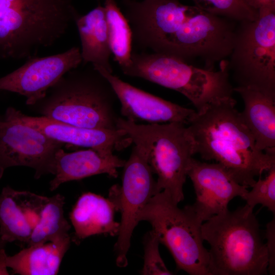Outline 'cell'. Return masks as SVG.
Segmentation results:
<instances>
[{
    "instance_id": "1",
    "label": "cell",
    "mask_w": 275,
    "mask_h": 275,
    "mask_svg": "<svg viewBox=\"0 0 275 275\" xmlns=\"http://www.w3.org/2000/svg\"><path fill=\"white\" fill-rule=\"evenodd\" d=\"M235 105L233 97L212 103L201 112L196 111L187 127L195 154L215 160L249 188L257 177L275 166V154L258 149Z\"/></svg>"
},
{
    "instance_id": "2",
    "label": "cell",
    "mask_w": 275,
    "mask_h": 275,
    "mask_svg": "<svg viewBox=\"0 0 275 275\" xmlns=\"http://www.w3.org/2000/svg\"><path fill=\"white\" fill-rule=\"evenodd\" d=\"M79 16L70 0H0V58L35 56Z\"/></svg>"
},
{
    "instance_id": "3",
    "label": "cell",
    "mask_w": 275,
    "mask_h": 275,
    "mask_svg": "<svg viewBox=\"0 0 275 275\" xmlns=\"http://www.w3.org/2000/svg\"><path fill=\"white\" fill-rule=\"evenodd\" d=\"M116 95L93 66L73 69L64 75L35 104L50 119L91 129L114 130ZM34 104V105H35Z\"/></svg>"
},
{
    "instance_id": "4",
    "label": "cell",
    "mask_w": 275,
    "mask_h": 275,
    "mask_svg": "<svg viewBox=\"0 0 275 275\" xmlns=\"http://www.w3.org/2000/svg\"><path fill=\"white\" fill-rule=\"evenodd\" d=\"M209 245L211 275H263L268 273V258L259 223L246 204L206 221L201 226Z\"/></svg>"
},
{
    "instance_id": "5",
    "label": "cell",
    "mask_w": 275,
    "mask_h": 275,
    "mask_svg": "<svg viewBox=\"0 0 275 275\" xmlns=\"http://www.w3.org/2000/svg\"><path fill=\"white\" fill-rule=\"evenodd\" d=\"M130 64L122 71L139 77L186 97L198 112L214 102L233 97L227 60L222 61L217 71L200 68L176 57L144 51L131 53Z\"/></svg>"
},
{
    "instance_id": "6",
    "label": "cell",
    "mask_w": 275,
    "mask_h": 275,
    "mask_svg": "<svg viewBox=\"0 0 275 275\" xmlns=\"http://www.w3.org/2000/svg\"><path fill=\"white\" fill-rule=\"evenodd\" d=\"M181 122L138 124L118 117V129L145 154L153 174L157 176L156 193L163 191L179 204L184 199L183 186L195 155L193 139Z\"/></svg>"
},
{
    "instance_id": "7",
    "label": "cell",
    "mask_w": 275,
    "mask_h": 275,
    "mask_svg": "<svg viewBox=\"0 0 275 275\" xmlns=\"http://www.w3.org/2000/svg\"><path fill=\"white\" fill-rule=\"evenodd\" d=\"M170 196L155 194L142 209L139 222H148L160 243L172 254L178 270L190 275H211L208 250L203 244L201 223L189 205L180 208Z\"/></svg>"
},
{
    "instance_id": "8",
    "label": "cell",
    "mask_w": 275,
    "mask_h": 275,
    "mask_svg": "<svg viewBox=\"0 0 275 275\" xmlns=\"http://www.w3.org/2000/svg\"><path fill=\"white\" fill-rule=\"evenodd\" d=\"M228 61L236 87L252 88L275 98V11L254 20L237 22Z\"/></svg>"
},
{
    "instance_id": "9",
    "label": "cell",
    "mask_w": 275,
    "mask_h": 275,
    "mask_svg": "<svg viewBox=\"0 0 275 275\" xmlns=\"http://www.w3.org/2000/svg\"><path fill=\"white\" fill-rule=\"evenodd\" d=\"M64 143L15 118L7 108L0 115V179L10 167L25 166L35 171V177L55 172V156Z\"/></svg>"
},
{
    "instance_id": "10",
    "label": "cell",
    "mask_w": 275,
    "mask_h": 275,
    "mask_svg": "<svg viewBox=\"0 0 275 275\" xmlns=\"http://www.w3.org/2000/svg\"><path fill=\"white\" fill-rule=\"evenodd\" d=\"M122 184L119 187L120 229L114 246L116 264L125 267L133 231L139 216L150 199L156 194V181L142 149L135 145L123 166Z\"/></svg>"
},
{
    "instance_id": "11",
    "label": "cell",
    "mask_w": 275,
    "mask_h": 275,
    "mask_svg": "<svg viewBox=\"0 0 275 275\" xmlns=\"http://www.w3.org/2000/svg\"><path fill=\"white\" fill-rule=\"evenodd\" d=\"M13 71L0 77V90L16 93L34 105L64 75L82 63L80 50L74 46L45 57L33 56Z\"/></svg>"
},
{
    "instance_id": "12",
    "label": "cell",
    "mask_w": 275,
    "mask_h": 275,
    "mask_svg": "<svg viewBox=\"0 0 275 275\" xmlns=\"http://www.w3.org/2000/svg\"><path fill=\"white\" fill-rule=\"evenodd\" d=\"M187 176L192 181L196 200L189 205L197 219L202 224L211 217L228 210L230 202L241 198L248 188L238 183L218 163H207L193 158Z\"/></svg>"
},
{
    "instance_id": "13",
    "label": "cell",
    "mask_w": 275,
    "mask_h": 275,
    "mask_svg": "<svg viewBox=\"0 0 275 275\" xmlns=\"http://www.w3.org/2000/svg\"><path fill=\"white\" fill-rule=\"evenodd\" d=\"M93 67L111 85L121 103V114L127 120L136 123L181 122L187 125L196 112L137 88L102 67Z\"/></svg>"
},
{
    "instance_id": "14",
    "label": "cell",
    "mask_w": 275,
    "mask_h": 275,
    "mask_svg": "<svg viewBox=\"0 0 275 275\" xmlns=\"http://www.w3.org/2000/svg\"><path fill=\"white\" fill-rule=\"evenodd\" d=\"M124 16L129 24L132 42L140 49L155 52L180 8L179 0H129L123 2Z\"/></svg>"
},
{
    "instance_id": "15",
    "label": "cell",
    "mask_w": 275,
    "mask_h": 275,
    "mask_svg": "<svg viewBox=\"0 0 275 275\" xmlns=\"http://www.w3.org/2000/svg\"><path fill=\"white\" fill-rule=\"evenodd\" d=\"M8 109L19 121L40 130L52 139L64 144L90 148L103 156L113 155L114 148L122 143L124 138H127L125 131L120 129L84 128L44 116H29L13 107Z\"/></svg>"
},
{
    "instance_id": "16",
    "label": "cell",
    "mask_w": 275,
    "mask_h": 275,
    "mask_svg": "<svg viewBox=\"0 0 275 275\" xmlns=\"http://www.w3.org/2000/svg\"><path fill=\"white\" fill-rule=\"evenodd\" d=\"M119 186H114L108 198L87 192L78 199L70 213L69 218L74 229L71 240L79 244L84 239L97 234L118 235L120 223L115 221L119 211Z\"/></svg>"
},
{
    "instance_id": "17",
    "label": "cell",
    "mask_w": 275,
    "mask_h": 275,
    "mask_svg": "<svg viewBox=\"0 0 275 275\" xmlns=\"http://www.w3.org/2000/svg\"><path fill=\"white\" fill-rule=\"evenodd\" d=\"M48 197L4 187L0 194V234L6 242L28 243Z\"/></svg>"
},
{
    "instance_id": "18",
    "label": "cell",
    "mask_w": 275,
    "mask_h": 275,
    "mask_svg": "<svg viewBox=\"0 0 275 275\" xmlns=\"http://www.w3.org/2000/svg\"><path fill=\"white\" fill-rule=\"evenodd\" d=\"M125 161L114 154L102 156L92 149L66 153L60 148L56 153L54 178L49 189L53 191L65 182L101 174L116 178L117 169Z\"/></svg>"
},
{
    "instance_id": "19",
    "label": "cell",
    "mask_w": 275,
    "mask_h": 275,
    "mask_svg": "<svg viewBox=\"0 0 275 275\" xmlns=\"http://www.w3.org/2000/svg\"><path fill=\"white\" fill-rule=\"evenodd\" d=\"M244 103L240 113L258 149L275 154V98L248 87H235Z\"/></svg>"
},
{
    "instance_id": "20",
    "label": "cell",
    "mask_w": 275,
    "mask_h": 275,
    "mask_svg": "<svg viewBox=\"0 0 275 275\" xmlns=\"http://www.w3.org/2000/svg\"><path fill=\"white\" fill-rule=\"evenodd\" d=\"M70 235L43 244L28 246L13 256L5 254L4 262L14 273L21 275L57 274L71 242Z\"/></svg>"
},
{
    "instance_id": "21",
    "label": "cell",
    "mask_w": 275,
    "mask_h": 275,
    "mask_svg": "<svg viewBox=\"0 0 275 275\" xmlns=\"http://www.w3.org/2000/svg\"><path fill=\"white\" fill-rule=\"evenodd\" d=\"M81 42L82 63H91L113 72L110 62L107 25L104 7L98 6L75 21Z\"/></svg>"
},
{
    "instance_id": "22",
    "label": "cell",
    "mask_w": 275,
    "mask_h": 275,
    "mask_svg": "<svg viewBox=\"0 0 275 275\" xmlns=\"http://www.w3.org/2000/svg\"><path fill=\"white\" fill-rule=\"evenodd\" d=\"M65 198L59 194L48 197L28 246L43 244L69 236L70 225L64 214Z\"/></svg>"
},
{
    "instance_id": "23",
    "label": "cell",
    "mask_w": 275,
    "mask_h": 275,
    "mask_svg": "<svg viewBox=\"0 0 275 275\" xmlns=\"http://www.w3.org/2000/svg\"><path fill=\"white\" fill-rule=\"evenodd\" d=\"M103 7L112 54L114 55V60L122 70L127 67L131 62V29L115 0H105Z\"/></svg>"
},
{
    "instance_id": "24",
    "label": "cell",
    "mask_w": 275,
    "mask_h": 275,
    "mask_svg": "<svg viewBox=\"0 0 275 275\" xmlns=\"http://www.w3.org/2000/svg\"><path fill=\"white\" fill-rule=\"evenodd\" d=\"M194 5L210 14L239 22L254 20L258 13L243 0H191Z\"/></svg>"
},
{
    "instance_id": "25",
    "label": "cell",
    "mask_w": 275,
    "mask_h": 275,
    "mask_svg": "<svg viewBox=\"0 0 275 275\" xmlns=\"http://www.w3.org/2000/svg\"><path fill=\"white\" fill-rule=\"evenodd\" d=\"M267 172L264 178L259 177L258 180L251 187L252 189L248 190L242 199L245 201L246 205L253 210L256 205L260 204L274 214L275 166Z\"/></svg>"
},
{
    "instance_id": "26",
    "label": "cell",
    "mask_w": 275,
    "mask_h": 275,
    "mask_svg": "<svg viewBox=\"0 0 275 275\" xmlns=\"http://www.w3.org/2000/svg\"><path fill=\"white\" fill-rule=\"evenodd\" d=\"M158 238L152 230L146 234L144 239V262L141 272L144 275H170L173 273L168 270L159 251Z\"/></svg>"
},
{
    "instance_id": "27",
    "label": "cell",
    "mask_w": 275,
    "mask_h": 275,
    "mask_svg": "<svg viewBox=\"0 0 275 275\" xmlns=\"http://www.w3.org/2000/svg\"><path fill=\"white\" fill-rule=\"evenodd\" d=\"M265 236L267 239L266 243L268 258V272L274 274L275 266V221L273 218L266 225Z\"/></svg>"
},
{
    "instance_id": "28",
    "label": "cell",
    "mask_w": 275,
    "mask_h": 275,
    "mask_svg": "<svg viewBox=\"0 0 275 275\" xmlns=\"http://www.w3.org/2000/svg\"><path fill=\"white\" fill-rule=\"evenodd\" d=\"M252 9L259 14L275 11V0H243Z\"/></svg>"
},
{
    "instance_id": "29",
    "label": "cell",
    "mask_w": 275,
    "mask_h": 275,
    "mask_svg": "<svg viewBox=\"0 0 275 275\" xmlns=\"http://www.w3.org/2000/svg\"><path fill=\"white\" fill-rule=\"evenodd\" d=\"M7 243V242H6V241L2 239L1 235L0 234V252L2 250L5 249V247Z\"/></svg>"
},
{
    "instance_id": "30",
    "label": "cell",
    "mask_w": 275,
    "mask_h": 275,
    "mask_svg": "<svg viewBox=\"0 0 275 275\" xmlns=\"http://www.w3.org/2000/svg\"><path fill=\"white\" fill-rule=\"evenodd\" d=\"M129 1V0H123V2H124V1Z\"/></svg>"
}]
</instances>
